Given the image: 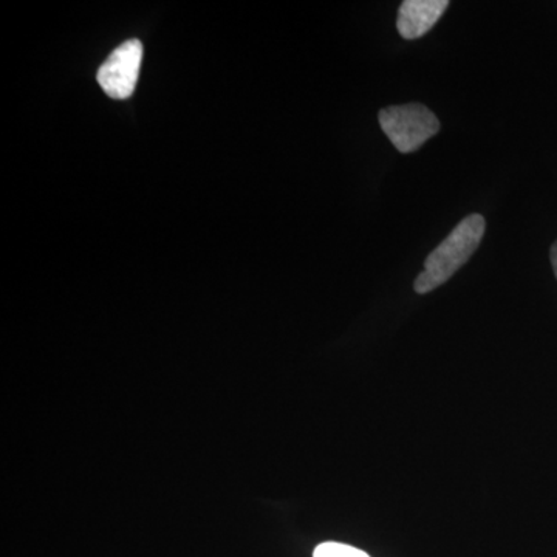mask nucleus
I'll return each instance as SVG.
<instances>
[{
	"mask_svg": "<svg viewBox=\"0 0 557 557\" xmlns=\"http://www.w3.org/2000/svg\"><path fill=\"white\" fill-rule=\"evenodd\" d=\"M313 557H370L361 549L338 542H324L314 549Z\"/></svg>",
	"mask_w": 557,
	"mask_h": 557,
	"instance_id": "obj_5",
	"label": "nucleus"
},
{
	"mask_svg": "<svg viewBox=\"0 0 557 557\" xmlns=\"http://www.w3.org/2000/svg\"><path fill=\"white\" fill-rule=\"evenodd\" d=\"M379 120L384 134L401 153L416 152L442 127L437 115L418 102L388 106L381 110Z\"/></svg>",
	"mask_w": 557,
	"mask_h": 557,
	"instance_id": "obj_2",
	"label": "nucleus"
},
{
	"mask_svg": "<svg viewBox=\"0 0 557 557\" xmlns=\"http://www.w3.org/2000/svg\"><path fill=\"white\" fill-rule=\"evenodd\" d=\"M141 61L143 46L139 40L132 39L121 44L98 70L101 89L115 100L129 98L137 86Z\"/></svg>",
	"mask_w": 557,
	"mask_h": 557,
	"instance_id": "obj_3",
	"label": "nucleus"
},
{
	"mask_svg": "<svg viewBox=\"0 0 557 557\" xmlns=\"http://www.w3.org/2000/svg\"><path fill=\"white\" fill-rule=\"evenodd\" d=\"M549 258H552L553 270H555V274L557 277V240L555 242V244H553L552 255H549Z\"/></svg>",
	"mask_w": 557,
	"mask_h": 557,
	"instance_id": "obj_6",
	"label": "nucleus"
},
{
	"mask_svg": "<svg viewBox=\"0 0 557 557\" xmlns=\"http://www.w3.org/2000/svg\"><path fill=\"white\" fill-rule=\"evenodd\" d=\"M485 219L480 214H471L461 220L453 233L424 260V270L418 274L413 284L416 292L426 295L446 284L478 251L480 242L485 236Z\"/></svg>",
	"mask_w": 557,
	"mask_h": 557,
	"instance_id": "obj_1",
	"label": "nucleus"
},
{
	"mask_svg": "<svg viewBox=\"0 0 557 557\" xmlns=\"http://www.w3.org/2000/svg\"><path fill=\"white\" fill-rule=\"evenodd\" d=\"M448 7V0H405L398 10L399 35L409 40L421 38L442 20Z\"/></svg>",
	"mask_w": 557,
	"mask_h": 557,
	"instance_id": "obj_4",
	"label": "nucleus"
}]
</instances>
